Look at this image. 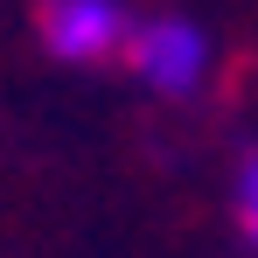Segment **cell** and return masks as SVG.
<instances>
[{
	"mask_svg": "<svg viewBox=\"0 0 258 258\" xmlns=\"http://www.w3.org/2000/svg\"><path fill=\"white\" fill-rule=\"evenodd\" d=\"M133 70L147 84H161V91H188L203 77V35L188 21H168V28H154V35L133 42Z\"/></svg>",
	"mask_w": 258,
	"mask_h": 258,
	"instance_id": "cell-1",
	"label": "cell"
},
{
	"mask_svg": "<svg viewBox=\"0 0 258 258\" xmlns=\"http://www.w3.org/2000/svg\"><path fill=\"white\" fill-rule=\"evenodd\" d=\"M49 49H63V56H98V49L119 35V7H105V0H70V7H49Z\"/></svg>",
	"mask_w": 258,
	"mask_h": 258,
	"instance_id": "cell-2",
	"label": "cell"
},
{
	"mask_svg": "<svg viewBox=\"0 0 258 258\" xmlns=\"http://www.w3.org/2000/svg\"><path fill=\"white\" fill-rule=\"evenodd\" d=\"M244 223H251V237H258V161H251V174H244Z\"/></svg>",
	"mask_w": 258,
	"mask_h": 258,
	"instance_id": "cell-3",
	"label": "cell"
}]
</instances>
